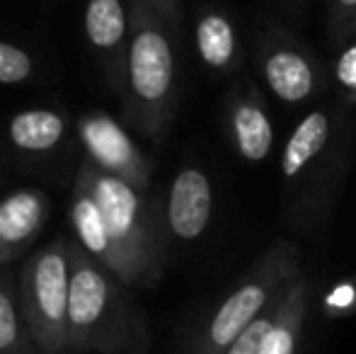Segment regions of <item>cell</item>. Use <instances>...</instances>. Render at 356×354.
Returning a JSON list of instances; mask_svg holds the SVG:
<instances>
[{"label":"cell","instance_id":"obj_1","mask_svg":"<svg viewBox=\"0 0 356 354\" xmlns=\"http://www.w3.org/2000/svg\"><path fill=\"white\" fill-rule=\"evenodd\" d=\"M352 107L323 102L293 127L282 151V218L303 238L327 231L354 161Z\"/></svg>","mask_w":356,"mask_h":354},{"label":"cell","instance_id":"obj_2","mask_svg":"<svg viewBox=\"0 0 356 354\" xmlns=\"http://www.w3.org/2000/svg\"><path fill=\"white\" fill-rule=\"evenodd\" d=\"M80 182L90 189L97 204L107 233L122 262V284L148 287L163 272L165 255V211L155 207L145 189L134 187L122 177L99 170L92 163H83Z\"/></svg>","mask_w":356,"mask_h":354},{"label":"cell","instance_id":"obj_3","mask_svg":"<svg viewBox=\"0 0 356 354\" xmlns=\"http://www.w3.org/2000/svg\"><path fill=\"white\" fill-rule=\"evenodd\" d=\"M145 342L143 323L122 282L80 246H71L68 354L131 352Z\"/></svg>","mask_w":356,"mask_h":354},{"label":"cell","instance_id":"obj_4","mask_svg":"<svg viewBox=\"0 0 356 354\" xmlns=\"http://www.w3.org/2000/svg\"><path fill=\"white\" fill-rule=\"evenodd\" d=\"M303 272L300 248L289 238L274 241L240 277L233 291L220 301L187 354H225L230 345L277 301Z\"/></svg>","mask_w":356,"mask_h":354},{"label":"cell","instance_id":"obj_5","mask_svg":"<svg viewBox=\"0 0 356 354\" xmlns=\"http://www.w3.org/2000/svg\"><path fill=\"white\" fill-rule=\"evenodd\" d=\"M168 24L145 0L136 3L131 13V39L127 47L129 117L150 136H160L168 127L177 83V61Z\"/></svg>","mask_w":356,"mask_h":354},{"label":"cell","instance_id":"obj_6","mask_svg":"<svg viewBox=\"0 0 356 354\" xmlns=\"http://www.w3.org/2000/svg\"><path fill=\"white\" fill-rule=\"evenodd\" d=\"M19 308L42 354H68V298H71V243L39 248L19 277Z\"/></svg>","mask_w":356,"mask_h":354},{"label":"cell","instance_id":"obj_7","mask_svg":"<svg viewBox=\"0 0 356 354\" xmlns=\"http://www.w3.org/2000/svg\"><path fill=\"white\" fill-rule=\"evenodd\" d=\"M254 66L269 92L284 104H305L330 83L320 56L277 19H264L254 34Z\"/></svg>","mask_w":356,"mask_h":354},{"label":"cell","instance_id":"obj_8","mask_svg":"<svg viewBox=\"0 0 356 354\" xmlns=\"http://www.w3.org/2000/svg\"><path fill=\"white\" fill-rule=\"evenodd\" d=\"M225 131L243 161L262 163L272 156L277 131L262 92L250 76L230 88L225 99Z\"/></svg>","mask_w":356,"mask_h":354},{"label":"cell","instance_id":"obj_9","mask_svg":"<svg viewBox=\"0 0 356 354\" xmlns=\"http://www.w3.org/2000/svg\"><path fill=\"white\" fill-rule=\"evenodd\" d=\"M80 141L92 166L114 177L127 179L138 189H148V163L131 136L112 117L97 112L80 119Z\"/></svg>","mask_w":356,"mask_h":354},{"label":"cell","instance_id":"obj_10","mask_svg":"<svg viewBox=\"0 0 356 354\" xmlns=\"http://www.w3.org/2000/svg\"><path fill=\"white\" fill-rule=\"evenodd\" d=\"M213 214V187L202 168H182L175 175L165 204L168 233L177 241H197L209 228Z\"/></svg>","mask_w":356,"mask_h":354},{"label":"cell","instance_id":"obj_11","mask_svg":"<svg viewBox=\"0 0 356 354\" xmlns=\"http://www.w3.org/2000/svg\"><path fill=\"white\" fill-rule=\"evenodd\" d=\"M49 204L42 189H17L0 199V267L19 257L42 233Z\"/></svg>","mask_w":356,"mask_h":354},{"label":"cell","instance_id":"obj_12","mask_svg":"<svg viewBox=\"0 0 356 354\" xmlns=\"http://www.w3.org/2000/svg\"><path fill=\"white\" fill-rule=\"evenodd\" d=\"M194 42H197V51L204 66L218 76L233 73L243 61L238 29H235L233 19L218 8L204 10L197 17Z\"/></svg>","mask_w":356,"mask_h":354},{"label":"cell","instance_id":"obj_13","mask_svg":"<svg viewBox=\"0 0 356 354\" xmlns=\"http://www.w3.org/2000/svg\"><path fill=\"white\" fill-rule=\"evenodd\" d=\"M71 223L75 228V236H78V246L92 260H97L107 272L122 279V262H119L117 248H114L112 238H109L107 226H104L102 214H99L92 194L80 179L75 184V197L71 204Z\"/></svg>","mask_w":356,"mask_h":354},{"label":"cell","instance_id":"obj_14","mask_svg":"<svg viewBox=\"0 0 356 354\" xmlns=\"http://www.w3.org/2000/svg\"><path fill=\"white\" fill-rule=\"evenodd\" d=\"M310 293H313L310 277L300 272L279 301L277 321L264 335L259 354H296L300 335H303L305 318H308Z\"/></svg>","mask_w":356,"mask_h":354},{"label":"cell","instance_id":"obj_15","mask_svg":"<svg viewBox=\"0 0 356 354\" xmlns=\"http://www.w3.org/2000/svg\"><path fill=\"white\" fill-rule=\"evenodd\" d=\"M66 134V122L54 109H24L10 119L8 136L17 148L29 153L51 151Z\"/></svg>","mask_w":356,"mask_h":354},{"label":"cell","instance_id":"obj_16","mask_svg":"<svg viewBox=\"0 0 356 354\" xmlns=\"http://www.w3.org/2000/svg\"><path fill=\"white\" fill-rule=\"evenodd\" d=\"M85 34L99 51H117L129 34V17L122 0H88Z\"/></svg>","mask_w":356,"mask_h":354},{"label":"cell","instance_id":"obj_17","mask_svg":"<svg viewBox=\"0 0 356 354\" xmlns=\"http://www.w3.org/2000/svg\"><path fill=\"white\" fill-rule=\"evenodd\" d=\"M0 354H42L22 318L17 289L5 274H0Z\"/></svg>","mask_w":356,"mask_h":354},{"label":"cell","instance_id":"obj_18","mask_svg":"<svg viewBox=\"0 0 356 354\" xmlns=\"http://www.w3.org/2000/svg\"><path fill=\"white\" fill-rule=\"evenodd\" d=\"M327 42L334 54L356 37V0H327Z\"/></svg>","mask_w":356,"mask_h":354},{"label":"cell","instance_id":"obj_19","mask_svg":"<svg viewBox=\"0 0 356 354\" xmlns=\"http://www.w3.org/2000/svg\"><path fill=\"white\" fill-rule=\"evenodd\" d=\"M334 86H337V95L344 104L349 107L356 104V37L337 51Z\"/></svg>","mask_w":356,"mask_h":354},{"label":"cell","instance_id":"obj_20","mask_svg":"<svg viewBox=\"0 0 356 354\" xmlns=\"http://www.w3.org/2000/svg\"><path fill=\"white\" fill-rule=\"evenodd\" d=\"M284 293H282V296H284ZM282 296H279L277 301H274L272 306H269L267 311H264L262 316H259L257 321H254L252 325H250L248 330H245L243 335H240L238 340L228 347V350H225V354H259V347H262L264 335H267L269 328H272L274 321H277L279 301H282Z\"/></svg>","mask_w":356,"mask_h":354},{"label":"cell","instance_id":"obj_21","mask_svg":"<svg viewBox=\"0 0 356 354\" xmlns=\"http://www.w3.org/2000/svg\"><path fill=\"white\" fill-rule=\"evenodd\" d=\"M34 63L32 56L27 51H22L19 47L0 42V83L3 86H15L22 83L32 76Z\"/></svg>","mask_w":356,"mask_h":354},{"label":"cell","instance_id":"obj_22","mask_svg":"<svg viewBox=\"0 0 356 354\" xmlns=\"http://www.w3.org/2000/svg\"><path fill=\"white\" fill-rule=\"evenodd\" d=\"M323 311H325V316H330V318H342L356 311V274L354 277H347L342 284H337V287L325 296Z\"/></svg>","mask_w":356,"mask_h":354},{"label":"cell","instance_id":"obj_23","mask_svg":"<svg viewBox=\"0 0 356 354\" xmlns=\"http://www.w3.org/2000/svg\"><path fill=\"white\" fill-rule=\"evenodd\" d=\"M145 3H150L155 10H158L160 15H163L165 19H168L170 24L177 22V15H179V8H177V0H145Z\"/></svg>","mask_w":356,"mask_h":354},{"label":"cell","instance_id":"obj_24","mask_svg":"<svg viewBox=\"0 0 356 354\" xmlns=\"http://www.w3.org/2000/svg\"><path fill=\"white\" fill-rule=\"evenodd\" d=\"M277 3L282 5L289 15H293V17H300V15L305 13V8H308V0H277Z\"/></svg>","mask_w":356,"mask_h":354}]
</instances>
